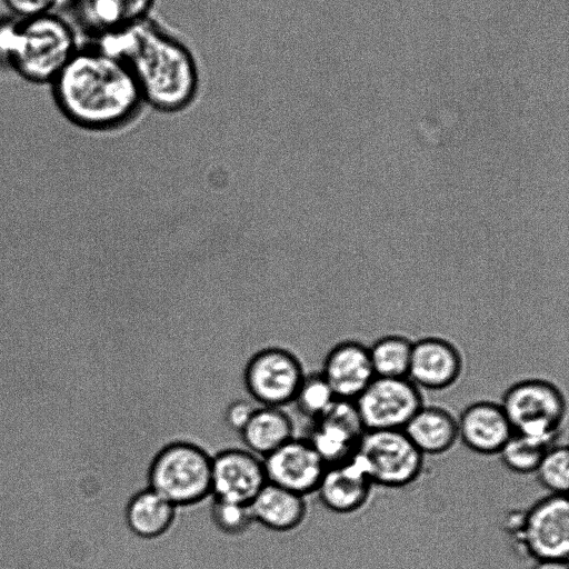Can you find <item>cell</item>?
<instances>
[{"label": "cell", "mask_w": 569, "mask_h": 569, "mask_svg": "<svg viewBox=\"0 0 569 569\" xmlns=\"http://www.w3.org/2000/svg\"><path fill=\"white\" fill-rule=\"evenodd\" d=\"M51 86L59 112L88 130L123 128L143 104L126 62L97 46L78 49Z\"/></svg>", "instance_id": "6da1fadb"}, {"label": "cell", "mask_w": 569, "mask_h": 569, "mask_svg": "<svg viewBox=\"0 0 569 569\" xmlns=\"http://www.w3.org/2000/svg\"><path fill=\"white\" fill-rule=\"evenodd\" d=\"M97 47L126 62L143 103L151 108L172 113L193 101L199 87L194 57L184 43L149 18L99 36Z\"/></svg>", "instance_id": "7a4b0ae2"}, {"label": "cell", "mask_w": 569, "mask_h": 569, "mask_svg": "<svg viewBox=\"0 0 569 569\" xmlns=\"http://www.w3.org/2000/svg\"><path fill=\"white\" fill-rule=\"evenodd\" d=\"M71 24L57 13L16 19L4 63L33 83H52L78 50Z\"/></svg>", "instance_id": "3957f363"}, {"label": "cell", "mask_w": 569, "mask_h": 569, "mask_svg": "<svg viewBox=\"0 0 569 569\" xmlns=\"http://www.w3.org/2000/svg\"><path fill=\"white\" fill-rule=\"evenodd\" d=\"M147 477L176 508L193 506L211 496V456L193 442L172 441L154 455Z\"/></svg>", "instance_id": "277c9868"}, {"label": "cell", "mask_w": 569, "mask_h": 569, "mask_svg": "<svg viewBox=\"0 0 569 569\" xmlns=\"http://www.w3.org/2000/svg\"><path fill=\"white\" fill-rule=\"evenodd\" d=\"M566 403L550 381L525 379L505 391L500 405L513 432L552 446L566 419Z\"/></svg>", "instance_id": "5b68a950"}, {"label": "cell", "mask_w": 569, "mask_h": 569, "mask_svg": "<svg viewBox=\"0 0 569 569\" xmlns=\"http://www.w3.org/2000/svg\"><path fill=\"white\" fill-rule=\"evenodd\" d=\"M510 535L536 560H567L569 501L566 495H548L509 525Z\"/></svg>", "instance_id": "8992f818"}, {"label": "cell", "mask_w": 569, "mask_h": 569, "mask_svg": "<svg viewBox=\"0 0 569 569\" xmlns=\"http://www.w3.org/2000/svg\"><path fill=\"white\" fill-rule=\"evenodd\" d=\"M356 453L373 486L403 488L413 483L423 469L425 456L403 430L366 431Z\"/></svg>", "instance_id": "52a82bcc"}, {"label": "cell", "mask_w": 569, "mask_h": 569, "mask_svg": "<svg viewBox=\"0 0 569 569\" xmlns=\"http://www.w3.org/2000/svg\"><path fill=\"white\" fill-rule=\"evenodd\" d=\"M306 372L298 356L280 346L253 352L243 370L249 395L261 406L282 408L293 402Z\"/></svg>", "instance_id": "ba28073f"}, {"label": "cell", "mask_w": 569, "mask_h": 569, "mask_svg": "<svg viewBox=\"0 0 569 569\" xmlns=\"http://www.w3.org/2000/svg\"><path fill=\"white\" fill-rule=\"evenodd\" d=\"M353 402L366 431L402 430L423 406L419 388L408 378L375 377Z\"/></svg>", "instance_id": "9c48e42d"}, {"label": "cell", "mask_w": 569, "mask_h": 569, "mask_svg": "<svg viewBox=\"0 0 569 569\" xmlns=\"http://www.w3.org/2000/svg\"><path fill=\"white\" fill-rule=\"evenodd\" d=\"M267 482L306 497L317 491L327 468L307 438H291L262 458Z\"/></svg>", "instance_id": "30bf717a"}, {"label": "cell", "mask_w": 569, "mask_h": 569, "mask_svg": "<svg viewBox=\"0 0 569 569\" xmlns=\"http://www.w3.org/2000/svg\"><path fill=\"white\" fill-rule=\"evenodd\" d=\"M267 483L262 458L229 448L211 456V496L249 505Z\"/></svg>", "instance_id": "8fae6325"}, {"label": "cell", "mask_w": 569, "mask_h": 569, "mask_svg": "<svg viewBox=\"0 0 569 569\" xmlns=\"http://www.w3.org/2000/svg\"><path fill=\"white\" fill-rule=\"evenodd\" d=\"M366 432L356 405L351 400L336 399L331 407L313 420L307 438L327 466L349 459Z\"/></svg>", "instance_id": "7c38bea8"}, {"label": "cell", "mask_w": 569, "mask_h": 569, "mask_svg": "<svg viewBox=\"0 0 569 569\" xmlns=\"http://www.w3.org/2000/svg\"><path fill=\"white\" fill-rule=\"evenodd\" d=\"M372 487L362 460L355 452L340 463L327 466L316 492L328 510L347 515L367 503Z\"/></svg>", "instance_id": "4fadbf2b"}, {"label": "cell", "mask_w": 569, "mask_h": 569, "mask_svg": "<svg viewBox=\"0 0 569 569\" xmlns=\"http://www.w3.org/2000/svg\"><path fill=\"white\" fill-rule=\"evenodd\" d=\"M461 372V355L448 340L426 337L412 342L408 379L418 388L447 389L456 383Z\"/></svg>", "instance_id": "5bb4252c"}, {"label": "cell", "mask_w": 569, "mask_h": 569, "mask_svg": "<svg viewBox=\"0 0 569 569\" xmlns=\"http://www.w3.org/2000/svg\"><path fill=\"white\" fill-rule=\"evenodd\" d=\"M337 399L355 401L375 379L369 349L355 340L336 343L326 355L320 371Z\"/></svg>", "instance_id": "9a60e30c"}, {"label": "cell", "mask_w": 569, "mask_h": 569, "mask_svg": "<svg viewBox=\"0 0 569 569\" xmlns=\"http://www.w3.org/2000/svg\"><path fill=\"white\" fill-rule=\"evenodd\" d=\"M458 440L469 450L485 456L498 455L513 433L500 403L478 401L457 419Z\"/></svg>", "instance_id": "2e32d148"}, {"label": "cell", "mask_w": 569, "mask_h": 569, "mask_svg": "<svg viewBox=\"0 0 569 569\" xmlns=\"http://www.w3.org/2000/svg\"><path fill=\"white\" fill-rule=\"evenodd\" d=\"M249 506L254 522L278 532L298 528L307 515L305 497L269 482Z\"/></svg>", "instance_id": "e0dca14e"}, {"label": "cell", "mask_w": 569, "mask_h": 569, "mask_svg": "<svg viewBox=\"0 0 569 569\" xmlns=\"http://www.w3.org/2000/svg\"><path fill=\"white\" fill-rule=\"evenodd\" d=\"M402 430L423 456L442 455L458 440L457 419L440 407L422 406Z\"/></svg>", "instance_id": "ac0fdd59"}, {"label": "cell", "mask_w": 569, "mask_h": 569, "mask_svg": "<svg viewBox=\"0 0 569 569\" xmlns=\"http://www.w3.org/2000/svg\"><path fill=\"white\" fill-rule=\"evenodd\" d=\"M177 508L153 489L147 487L134 493L124 510L130 531L142 539H156L173 525Z\"/></svg>", "instance_id": "d6986e66"}, {"label": "cell", "mask_w": 569, "mask_h": 569, "mask_svg": "<svg viewBox=\"0 0 569 569\" xmlns=\"http://www.w3.org/2000/svg\"><path fill=\"white\" fill-rule=\"evenodd\" d=\"M154 0H81V13L97 37L149 18Z\"/></svg>", "instance_id": "ffe728a7"}, {"label": "cell", "mask_w": 569, "mask_h": 569, "mask_svg": "<svg viewBox=\"0 0 569 569\" xmlns=\"http://www.w3.org/2000/svg\"><path fill=\"white\" fill-rule=\"evenodd\" d=\"M240 435L247 450L262 458L295 437L292 420L286 411L267 406L254 409Z\"/></svg>", "instance_id": "44dd1931"}, {"label": "cell", "mask_w": 569, "mask_h": 569, "mask_svg": "<svg viewBox=\"0 0 569 569\" xmlns=\"http://www.w3.org/2000/svg\"><path fill=\"white\" fill-rule=\"evenodd\" d=\"M376 377L408 378L412 342L400 335H388L368 347Z\"/></svg>", "instance_id": "7402d4cb"}, {"label": "cell", "mask_w": 569, "mask_h": 569, "mask_svg": "<svg viewBox=\"0 0 569 569\" xmlns=\"http://www.w3.org/2000/svg\"><path fill=\"white\" fill-rule=\"evenodd\" d=\"M549 447L537 439L513 432L498 455L507 469L528 475L536 471Z\"/></svg>", "instance_id": "603a6c76"}, {"label": "cell", "mask_w": 569, "mask_h": 569, "mask_svg": "<svg viewBox=\"0 0 569 569\" xmlns=\"http://www.w3.org/2000/svg\"><path fill=\"white\" fill-rule=\"evenodd\" d=\"M336 399L332 389L319 371L305 375L292 403L300 413L313 421L321 417Z\"/></svg>", "instance_id": "cb8c5ba5"}, {"label": "cell", "mask_w": 569, "mask_h": 569, "mask_svg": "<svg viewBox=\"0 0 569 569\" xmlns=\"http://www.w3.org/2000/svg\"><path fill=\"white\" fill-rule=\"evenodd\" d=\"M539 483L552 495H566L569 485V450L566 445L550 446L536 471Z\"/></svg>", "instance_id": "d4e9b609"}, {"label": "cell", "mask_w": 569, "mask_h": 569, "mask_svg": "<svg viewBox=\"0 0 569 569\" xmlns=\"http://www.w3.org/2000/svg\"><path fill=\"white\" fill-rule=\"evenodd\" d=\"M210 513L213 525L229 536L243 533L254 522L247 503L213 499Z\"/></svg>", "instance_id": "484cf974"}, {"label": "cell", "mask_w": 569, "mask_h": 569, "mask_svg": "<svg viewBox=\"0 0 569 569\" xmlns=\"http://www.w3.org/2000/svg\"><path fill=\"white\" fill-rule=\"evenodd\" d=\"M9 10L19 19L56 13L69 0H3Z\"/></svg>", "instance_id": "4316f807"}, {"label": "cell", "mask_w": 569, "mask_h": 569, "mask_svg": "<svg viewBox=\"0 0 569 569\" xmlns=\"http://www.w3.org/2000/svg\"><path fill=\"white\" fill-rule=\"evenodd\" d=\"M256 408L257 407L243 399L231 402L224 413L226 423L232 430L240 432L249 421Z\"/></svg>", "instance_id": "83f0119b"}, {"label": "cell", "mask_w": 569, "mask_h": 569, "mask_svg": "<svg viewBox=\"0 0 569 569\" xmlns=\"http://www.w3.org/2000/svg\"><path fill=\"white\" fill-rule=\"evenodd\" d=\"M532 569H568L567 560H537Z\"/></svg>", "instance_id": "f1b7e54d"}]
</instances>
